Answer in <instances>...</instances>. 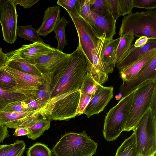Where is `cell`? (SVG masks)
Segmentation results:
<instances>
[{
	"instance_id": "cell-1",
	"label": "cell",
	"mask_w": 156,
	"mask_h": 156,
	"mask_svg": "<svg viewBox=\"0 0 156 156\" xmlns=\"http://www.w3.org/2000/svg\"><path fill=\"white\" fill-rule=\"evenodd\" d=\"M87 72V57L79 43L76 49L52 73L50 99L79 90Z\"/></svg>"
},
{
	"instance_id": "cell-2",
	"label": "cell",
	"mask_w": 156,
	"mask_h": 156,
	"mask_svg": "<svg viewBox=\"0 0 156 156\" xmlns=\"http://www.w3.org/2000/svg\"><path fill=\"white\" fill-rule=\"evenodd\" d=\"M98 144L86 132L66 133L52 149L55 156H92L97 153Z\"/></svg>"
},
{
	"instance_id": "cell-3",
	"label": "cell",
	"mask_w": 156,
	"mask_h": 156,
	"mask_svg": "<svg viewBox=\"0 0 156 156\" xmlns=\"http://www.w3.org/2000/svg\"><path fill=\"white\" fill-rule=\"evenodd\" d=\"M156 94V79L148 80L134 90L133 99L124 131L133 130L142 117L150 108Z\"/></svg>"
},
{
	"instance_id": "cell-4",
	"label": "cell",
	"mask_w": 156,
	"mask_h": 156,
	"mask_svg": "<svg viewBox=\"0 0 156 156\" xmlns=\"http://www.w3.org/2000/svg\"><path fill=\"white\" fill-rule=\"evenodd\" d=\"M119 34L120 37L129 34L156 39V10L131 13L124 16Z\"/></svg>"
},
{
	"instance_id": "cell-5",
	"label": "cell",
	"mask_w": 156,
	"mask_h": 156,
	"mask_svg": "<svg viewBox=\"0 0 156 156\" xmlns=\"http://www.w3.org/2000/svg\"><path fill=\"white\" fill-rule=\"evenodd\" d=\"M81 93L71 91L53 98L40 113L48 121L67 120L77 115Z\"/></svg>"
},
{
	"instance_id": "cell-6",
	"label": "cell",
	"mask_w": 156,
	"mask_h": 156,
	"mask_svg": "<svg viewBox=\"0 0 156 156\" xmlns=\"http://www.w3.org/2000/svg\"><path fill=\"white\" fill-rule=\"evenodd\" d=\"M134 91L121 98L115 105L106 113L102 132L106 140H115L124 131Z\"/></svg>"
},
{
	"instance_id": "cell-7",
	"label": "cell",
	"mask_w": 156,
	"mask_h": 156,
	"mask_svg": "<svg viewBox=\"0 0 156 156\" xmlns=\"http://www.w3.org/2000/svg\"><path fill=\"white\" fill-rule=\"evenodd\" d=\"M137 147L142 156L156 153V115L149 109L133 130Z\"/></svg>"
},
{
	"instance_id": "cell-8",
	"label": "cell",
	"mask_w": 156,
	"mask_h": 156,
	"mask_svg": "<svg viewBox=\"0 0 156 156\" xmlns=\"http://www.w3.org/2000/svg\"><path fill=\"white\" fill-rule=\"evenodd\" d=\"M76 28L79 43L87 59V65L91 64V50L95 48L98 40L90 23L80 15L72 14L67 11Z\"/></svg>"
},
{
	"instance_id": "cell-9",
	"label": "cell",
	"mask_w": 156,
	"mask_h": 156,
	"mask_svg": "<svg viewBox=\"0 0 156 156\" xmlns=\"http://www.w3.org/2000/svg\"><path fill=\"white\" fill-rule=\"evenodd\" d=\"M18 14L13 0H6L2 4L0 22L3 40L11 44L16 39Z\"/></svg>"
},
{
	"instance_id": "cell-10",
	"label": "cell",
	"mask_w": 156,
	"mask_h": 156,
	"mask_svg": "<svg viewBox=\"0 0 156 156\" xmlns=\"http://www.w3.org/2000/svg\"><path fill=\"white\" fill-rule=\"evenodd\" d=\"M15 79L18 84L19 92L27 95H33L44 83L45 75H32L16 70L7 66L2 68Z\"/></svg>"
},
{
	"instance_id": "cell-11",
	"label": "cell",
	"mask_w": 156,
	"mask_h": 156,
	"mask_svg": "<svg viewBox=\"0 0 156 156\" xmlns=\"http://www.w3.org/2000/svg\"><path fill=\"white\" fill-rule=\"evenodd\" d=\"M40 110L23 112L0 111V124L16 129L28 128L39 118Z\"/></svg>"
},
{
	"instance_id": "cell-12",
	"label": "cell",
	"mask_w": 156,
	"mask_h": 156,
	"mask_svg": "<svg viewBox=\"0 0 156 156\" xmlns=\"http://www.w3.org/2000/svg\"><path fill=\"white\" fill-rule=\"evenodd\" d=\"M116 22L110 12L102 16L92 12L88 21L98 38L105 33L106 35V40L108 41L113 39L116 34Z\"/></svg>"
},
{
	"instance_id": "cell-13",
	"label": "cell",
	"mask_w": 156,
	"mask_h": 156,
	"mask_svg": "<svg viewBox=\"0 0 156 156\" xmlns=\"http://www.w3.org/2000/svg\"><path fill=\"white\" fill-rule=\"evenodd\" d=\"M156 79V57L144 68L134 78L122 81L119 92L121 98L125 97L136 89L141 84L148 80Z\"/></svg>"
},
{
	"instance_id": "cell-14",
	"label": "cell",
	"mask_w": 156,
	"mask_h": 156,
	"mask_svg": "<svg viewBox=\"0 0 156 156\" xmlns=\"http://www.w3.org/2000/svg\"><path fill=\"white\" fill-rule=\"evenodd\" d=\"M113 87L98 84L96 92L86 107L84 114L89 118L103 111L113 97Z\"/></svg>"
},
{
	"instance_id": "cell-15",
	"label": "cell",
	"mask_w": 156,
	"mask_h": 156,
	"mask_svg": "<svg viewBox=\"0 0 156 156\" xmlns=\"http://www.w3.org/2000/svg\"><path fill=\"white\" fill-rule=\"evenodd\" d=\"M55 49L44 42H36L23 45L19 48L9 53L34 65L36 60L53 51Z\"/></svg>"
},
{
	"instance_id": "cell-16",
	"label": "cell",
	"mask_w": 156,
	"mask_h": 156,
	"mask_svg": "<svg viewBox=\"0 0 156 156\" xmlns=\"http://www.w3.org/2000/svg\"><path fill=\"white\" fill-rule=\"evenodd\" d=\"M69 55L55 48L53 51L36 60L34 64L43 74L52 73Z\"/></svg>"
},
{
	"instance_id": "cell-17",
	"label": "cell",
	"mask_w": 156,
	"mask_h": 156,
	"mask_svg": "<svg viewBox=\"0 0 156 156\" xmlns=\"http://www.w3.org/2000/svg\"><path fill=\"white\" fill-rule=\"evenodd\" d=\"M155 57L156 48L147 51L136 61L119 73L122 81L133 79Z\"/></svg>"
},
{
	"instance_id": "cell-18",
	"label": "cell",
	"mask_w": 156,
	"mask_h": 156,
	"mask_svg": "<svg viewBox=\"0 0 156 156\" xmlns=\"http://www.w3.org/2000/svg\"><path fill=\"white\" fill-rule=\"evenodd\" d=\"M156 48V39H149L142 47L136 48L132 44L121 61L116 65L119 73L131 65L148 51Z\"/></svg>"
},
{
	"instance_id": "cell-19",
	"label": "cell",
	"mask_w": 156,
	"mask_h": 156,
	"mask_svg": "<svg viewBox=\"0 0 156 156\" xmlns=\"http://www.w3.org/2000/svg\"><path fill=\"white\" fill-rule=\"evenodd\" d=\"M60 10L58 6L48 7L45 11L42 23L37 31L39 35L45 36L54 31L60 20Z\"/></svg>"
},
{
	"instance_id": "cell-20",
	"label": "cell",
	"mask_w": 156,
	"mask_h": 156,
	"mask_svg": "<svg viewBox=\"0 0 156 156\" xmlns=\"http://www.w3.org/2000/svg\"><path fill=\"white\" fill-rule=\"evenodd\" d=\"M120 37L105 43L103 48L101 57L105 72L108 75L112 73L116 66V50Z\"/></svg>"
},
{
	"instance_id": "cell-21",
	"label": "cell",
	"mask_w": 156,
	"mask_h": 156,
	"mask_svg": "<svg viewBox=\"0 0 156 156\" xmlns=\"http://www.w3.org/2000/svg\"><path fill=\"white\" fill-rule=\"evenodd\" d=\"M5 65L18 71L29 74L41 76L44 75L35 65L9 53H7Z\"/></svg>"
},
{
	"instance_id": "cell-22",
	"label": "cell",
	"mask_w": 156,
	"mask_h": 156,
	"mask_svg": "<svg viewBox=\"0 0 156 156\" xmlns=\"http://www.w3.org/2000/svg\"><path fill=\"white\" fill-rule=\"evenodd\" d=\"M115 156H142L137 147L134 131L118 148Z\"/></svg>"
},
{
	"instance_id": "cell-23",
	"label": "cell",
	"mask_w": 156,
	"mask_h": 156,
	"mask_svg": "<svg viewBox=\"0 0 156 156\" xmlns=\"http://www.w3.org/2000/svg\"><path fill=\"white\" fill-rule=\"evenodd\" d=\"M32 95H27L18 92L5 91L0 88V111H3L5 108L9 105L25 100Z\"/></svg>"
},
{
	"instance_id": "cell-24",
	"label": "cell",
	"mask_w": 156,
	"mask_h": 156,
	"mask_svg": "<svg viewBox=\"0 0 156 156\" xmlns=\"http://www.w3.org/2000/svg\"><path fill=\"white\" fill-rule=\"evenodd\" d=\"M50 127V121L48 120L46 118H38L30 126L27 128L29 133L27 136L32 140H36Z\"/></svg>"
},
{
	"instance_id": "cell-25",
	"label": "cell",
	"mask_w": 156,
	"mask_h": 156,
	"mask_svg": "<svg viewBox=\"0 0 156 156\" xmlns=\"http://www.w3.org/2000/svg\"><path fill=\"white\" fill-rule=\"evenodd\" d=\"M43 84L40 86L33 94L35 100L37 101L48 103L51 98V85L52 73L45 74Z\"/></svg>"
},
{
	"instance_id": "cell-26",
	"label": "cell",
	"mask_w": 156,
	"mask_h": 156,
	"mask_svg": "<svg viewBox=\"0 0 156 156\" xmlns=\"http://www.w3.org/2000/svg\"><path fill=\"white\" fill-rule=\"evenodd\" d=\"M69 23V21L63 16L56 25L53 31L55 34V38L58 42L56 49L61 51H62L64 48L68 44L66 37L65 29Z\"/></svg>"
},
{
	"instance_id": "cell-27",
	"label": "cell",
	"mask_w": 156,
	"mask_h": 156,
	"mask_svg": "<svg viewBox=\"0 0 156 156\" xmlns=\"http://www.w3.org/2000/svg\"><path fill=\"white\" fill-rule=\"evenodd\" d=\"M16 35L25 40L31 41L33 43L44 42L40 36L37 30L33 28L32 25L26 26H17Z\"/></svg>"
},
{
	"instance_id": "cell-28",
	"label": "cell",
	"mask_w": 156,
	"mask_h": 156,
	"mask_svg": "<svg viewBox=\"0 0 156 156\" xmlns=\"http://www.w3.org/2000/svg\"><path fill=\"white\" fill-rule=\"evenodd\" d=\"M120 37V41L116 50V65L123 58L131 47L134 39V36L132 34H126Z\"/></svg>"
},
{
	"instance_id": "cell-29",
	"label": "cell",
	"mask_w": 156,
	"mask_h": 156,
	"mask_svg": "<svg viewBox=\"0 0 156 156\" xmlns=\"http://www.w3.org/2000/svg\"><path fill=\"white\" fill-rule=\"evenodd\" d=\"M0 88L5 91L19 92L16 80L2 68L0 69Z\"/></svg>"
},
{
	"instance_id": "cell-30",
	"label": "cell",
	"mask_w": 156,
	"mask_h": 156,
	"mask_svg": "<svg viewBox=\"0 0 156 156\" xmlns=\"http://www.w3.org/2000/svg\"><path fill=\"white\" fill-rule=\"evenodd\" d=\"M98 84L87 71L79 90L81 94L93 97Z\"/></svg>"
},
{
	"instance_id": "cell-31",
	"label": "cell",
	"mask_w": 156,
	"mask_h": 156,
	"mask_svg": "<svg viewBox=\"0 0 156 156\" xmlns=\"http://www.w3.org/2000/svg\"><path fill=\"white\" fill-rule=\"evenodd\" d=\"M27 156H52L48 146L41 143H37L30 147L27 151Z\"/></svg>"
},
{
	"instance_id": "cell-32",
	"label": "cell",
	"mask_w": 156,
	"mask_h": 156,
	"mask_svg": "<svg viewBox=\"0 0 156 156\" xmlns=\"http://www.w3.org/2000/svg\"><path fill=\"white\" fill-rule=\"evenodd\" d=\"M90 9L91 12L99 15H105L110 12L107 0H90Z\"/></svg>"
},
{
	"instance_id": "cell-33",
	"label": "cell",
	"mask_w": 156,
	"mask_h": 156,
	"mask_svg": "<svg viewBox=\"0 0 156 156\" xmlns=\"http://www.w3.org/2000/svg\"><path fill=\"white\" fill-rule=\"evenodd\" d=\"M57 4L72 14H80L81 0H58Z\"/></svg>"
},
{
	"instance_id": "cell-34",
	"label": "cell",
	"mask_w": 156,
	"mask_h": 156,
	"mask_svg": "<svg viewBox=\"0 0 156 156\" xmlns=\"http://www.w3.org/2000/svg\"><path fill=\"white\" fill-rule=\"evenodd\" d=\"M32 111L28 107L25 100L12 103L7 106L3 112H23Z\"/></svg>"
},
{
	"instance_id": "cell-35",
	"label": "cell",
	"mask_w": 156,
	"mask_h": 156,
	"mask_svg": "<svg viewBox=\"0 0 156 156\" xmlns=\"http://www.w3.org/2000/svg\"><path fill=\"white\" fill-rule=\"evenodd\" d=\"M26 145L23 141L17 140L9 150L7 156H21L23 155Z\"/></svg>"
},
{
	"instance_id": "cell-36",
	"label": "cell",
	"mask_w": 156,
	"mask_h": 156,
	"mask_svg": "<svg viewBox=\"0 0 156 156\" xmlns=\"http://www.w3.org/2000/svg\"><path fill=\"white\" fill-rule=\"evenodd\" d=\"M121 16L129 15L133 8V0H118Z\"/></svg>"
},
{
	"instance_id": "cell-37",
	"label": "cell",
	"mask_w": 156,
	"mask_h": 156,
	"mask_svg": "<svg viewBox=\"0 0 156 156\" xmlns=\"http://www.w3.org/2000/svg\"><path fill=\"white\" fill-rule=\"evenodd\" d=\"M133 8L153 9L156 8V0H133Z\"/></svg>"
},
{
	"instance_id": "cell-38",
	"label": "cell",
	"mask_w": 156,
	"mask_h": 156,
	"mask_svg": "<svg viewBox=\"0 0 156 156\" xmlns=\"http://www.w3.org/2000/svg\"><path fill=\"white\" fill-rule=\"evenodd\" d=\"M93 97L81 93L77 111V115L84 114L85 110Z\"/></svg>"
},
{
	"instance_id": "cell-39",
	"label": "cell",
	"mask_w": 156,
	"mask_h": 156,
	"mask_svg": "<svg viewBox=\"0 0 156 156\" xmlns=\"http://www.w3.org/2000/svg\"><path fill=\"white\" fill-rule=\"evenodd\" d=\"M91 15L90 0H81L80 15L88 22Z\"/></svg>"
},
{
	"instance_id": "cell-40",
	"label": "cell",
	"mask_w": 156,
	"mask_h": 156,
	"mask_svg": "<svg viewBox=\"0 0 156 156\" xmlns=\"http://www.w3.org/2000/svg\"><path fill=\"white\" fill-rule=\"evenodd\" d=\"M109 12L116 21L121 16L118 0H107Z\"/></svg>"
},
{
	"instance_id": "cell-41",
	"label": "cell",
	"mask_w": 156,
	"mask_h": 156,
	"mask_svg": "<svg viewBox=\"0 0 156 156\" xmlns=\"http://www.w3.org/2000/svg\"><path fill=\"white\" fill-rule=\"evenodd\" d=\"M15 6L19 4L24 8H30L37 3L39 0H13Z\"/></svg>"
},
{
	"instance_id": "cell-42",
	"label": "cell",
	"mask_w": 156,
	"mask_h": 156,
	"mask_svg": "<svg viewBox=\"0 0 156 156\" xmlns=\"http://www.w3.org/2000/svg\"><path fill=\"white\" fill-rule=\"evenodd\" d=\"M9 136L8 127L5 125L0 124V143Z\"/></svg>"
},
{
	"instance_id": "cell-43",
	"label": "cell",
	"mask_w": 156,
	"mask_h": 156,
	"mask_svg": "<svg viewBox=\"0 0 156 156\" xmlns=\"http://www.w3.org/2000/svg\"><path fill=\"white\" fill-rule=\"evenodd\" d=\"M29 133V131L27 128L20 127L15 129L13 135L16 136H21L27 135Z\"/></svg>"
},
{
	"instance_id": "cell-44",
	"label": "cell",
	"mask_w": 156,
	"mask_h": 156,
	"mask_svg": "<svg viewBox=\"0 0 156 156\" xmlns=\"http://www.w3.org/2000/svg\"><path fill=\"white\" fill-rule=\"evenodd\" d=\"M148 39L147 37H141L136 40L134 45L136 48L142 47L146 44Z\"/></svg>"
},
{
	"instance_id": "cell-45",
	"label": "cell",
	"mask_w": 156,
	"mask_h": 156,
	"mask_svg": "<svg viewBox=\"0 0 156 156\" xmlns=\"http://www.w3.org/2000/svg\"><path fill=\"white\" fill-rule=\"evenodd\" d=\"M12 144L0 145V156H7Z\"/></svg>"
},
{
	"instance_id": "cell-46",
	"label": "cell",
	"mask_w": 156,
	"mask_h": 156,
	"mask_svg": "<svg viewBox=\"0 0 156 156\" xmlns=\"http://www.w3.org/2000/svg\"><path fill=\"white\" fill-rule=\"evenodd\" d=\"M7 57V54L4 53L0 47V69L5 66Z\"/></svg>"
},
{
	"instance_id": "cell-47",
	"label": "cell",
	"mask_w": 156,
	"mask_h": 156,
	"mask_svg": "<svg viewBox=\"0 0 156 156\" xmlns=\"http://www.w3.org/2000/svg\"><path fill=\"white\" fill-rule=\"evenodd\" d=\"M150 108L151 109L153 113L156 115V94L153 97Z\"/></svg>"
},
{
	"instance_id": "cell-48",
	"label": "cell",
	"mask_w": 156,
	"mask_h": 156,
	"mask_svg": "<svg viewBox=\"0 0 156 156\" xmlns=\"http://www.w3.org/2000/svg\"><path fill=\"white\" fill-rule=\"evenodd\" d=\"M5 1L6 0H0V20L1 16L2 5Z\"/></svg>"
},
{
	"instance_id": "cell-49",
	"label": "cell",
	"mask_w": 156,
	"mask_h": 156,
	"mask_svg": "<svg viewBox=\"0 0 156 156\" xmlns=\"http://www.w3.org/2000/svg\"><path fill=\"white\" fill-rule=\"evenodd\" d=\"M154 156H156V153L154 154Z\"/></svg>"
},
{
	"instance_id": "cell-50",
	"label": "cell",
	"mask_w": 156,
	"mask_h": 156,
	"mask_svg": "<svg viewBox=\"0 0 156 156\" xmlns=\"http://www.w3.org/2000/svg\"><path fill=\"white\" fill-rule=\"evenodd\" d=\"M151 156H154V155H151Z\"/></svg>"
}]
</instances>
